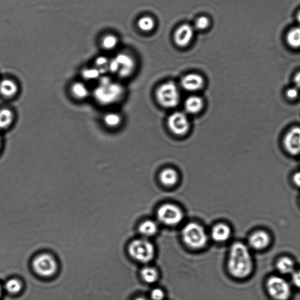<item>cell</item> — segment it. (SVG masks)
<instances>
[{
	"label": "cell",
	"mask_w": 300,
	"mask_h": 300,
	"mask_svg": "<svg viewBox=\"0 0 300 300\" xmlns=\"http://www.w3.org/2000/svg\"><path fill=\"white\" fill-rule=\"evenodd\" d=\"M150 298L152 300H163L165 298V293L160 288H155L150 292Z\"/></svg>",
	"instance_id": "32"
},
{
	"label": "cell",
	"mask_w": 300,
	"mask_h": 300,
	"mask_svg": "<svg viewBox=\"0 0 300 300\" xmlns=\"http://www.w3.org/2000/svg\"><path fill=\"white\" fill-rule=\"evenodd\" d=\"M292 281L294 285L300 289V270L295 271L292 274Z\"/></svg>",
	"instance_id": "34"
},
{
	"label": "cell",
	"mask_w": 300,
	"mask_h": 300,
	"mask_svg": "<svg viewBox=\"0 0 300 300\" xmlns=\"http://www.w3.org/2000/svg\"><path fill=\"white\" fill-rule=\"evenodd\" d=\"M168 126L174 135L181 136L186 135L189 131L190 123L186 114L176 111L169 116Z\"/></svg>",
	"instance_id": "10"
},
{
	"label": "cell",
	"mask_w": 300,
	"mask_h": 300,
	"mask_svg": "<svg viewBox=\"0 0 300 300\" xmlns=\"http://www.w3.org/2000/svg\"><path fill=\"white\" fill-rule=\"evenodd\" d=\"M135 67V60L132 56L120 53L110 59L109 73L120 78H126L133 74Z\"/></svg>",
	"instance_id": "7"
},
{
	"label": "cell",
	"mask_w": 300,
	"mask_h": 300,
	"mask_svg": "<svg viewBox=\"0 0 300 300\" xmlns=\"http://www.w3.org/2000/svg\"><path fill=\"white\" fill-rule=\"evenodd\" d=\"M284 145L290 154H300V127H293L287 133L284 140Z\"/></svg>",
	"instance_id": "13"
},
{
	"label": "cell",
	"mask_w": 300,
	"mask_h": 300,
	"mask_svg": "<svg viewBox=\"0 0 300 300\" xmlns=\"http://www.w3.org/2000/svg\"><path fill=\"white\" fill-rule=\"evenodd\" d=\"M81 80L87 83L92 82L96 84L101 76L100 72L94 66L87 67L82 70L81 72Z\"/></svg>",
	"instance_id": "23"
},
{
	"label": "cell",
	"mask_w": 300,
	"mask_h": 300,
	"mask_svg": "<svg viewBox=\"0 0 300 300\" xmlns=\"http://www.w3.org/2000/svg\"><path fill=\"white\" fill-rule=\"evenodd\" d=\"M17 119V115L11 108H0V130L11 128Z\"/></svg>",
	"instance_id": "18"
},
{
	"label": "cell",
	"mask_w": 300,
	"mask_h": 300,
	"mask_svg": "<svg viewBox=\"0 0 300 300\" xmlns=\"http://www.w3.org/2000/svg\"><path fill=\"white\" fill-rule=\"evenodd\" d=\"M184 217L183 210L174 203H164L158 207L157 211L158 221L170 227L180 224Z\"/></svg>",
	"instance_id": "8"
},
{
	"label": "cell",
	"mask_w": 300,
	"mask_h": 300,
	"mask_svg": "<svg viewBox=\"0 0 300 300\" xmlns=\"http://www.w3.org/2000/svg\"><path fill=\"white\" fill-rule=\"evenodd\" d=\"M155 96L158 103L165 108H174L180 103V92L173 82H165L159 86Z\"/></svg>",
	"instance_id": "6"
},
{
	"label": "cell",
	"mask_w": 300,
	"mask_h": 300,
	"mask_svg": "<svg viewBox=\"0 0 300 300\" xmlns=\"http://www.w3.org/2000/svg\"><path fill=\"white\" fill-rule=\"evenodd\" d=\"M276 267L281 274L287 275L295 272V264L292 258L283 257L277 261Z\"/></svg>",
	"instance_id": "25"
},
{
	"label": "cell",
	"mask_w": 300,
	"mask_h": 300,
	"mask_svg": "<svg viewBox=\"0 0 300 300\" xmlns=\"http://www.w3.org/2000/svg\"><path fill=\"white\" fill-rule=\"evenodd\" d=\"M194 36V28L189 24H184L175 31L174 35V42L178 47H186L193 40Z\"/></svg>",
	"instance_id": "14"
},
{
	"label": "cell",
	"mask_w": 300,
	"mask_h": 300,
	"mask_svg": "<svg viewBox=\"0 0 300 300\" xmlns=\"http://www.w3.org/2000/svg\"><path fill=\"white\" fill-rule=\"evenodd\" d=\"M266 286L269 295L275 300H288L291 296V287L289 283L282 277H270L267 280Z\"/></svg>",
	"instance_id": "9"
},
{
	"label": "cell",
	"mask_w": 300,
	"mask_h": 300,
	"mask_svg": "<svg viewBox=\"0 0 300 300\" xmlns=\"http://www.w3.org/2000/svg\"><path fill=\"white\" fill-rule=\"evenodd\" d=\"M68 94L73 100L83 102L91 98L92 88L82 80L74 81L68 86Z\"/></svg>",
	"instance_id": "11"
},
{
	"label": "cell",
	"mask_w": 300,
	"mask_h": 300,
	"mask_svg": "<svg viewBox=\"0 0 300 300\" xmlns=\"http://www.w3.org/2000/svg\"><path fill=\"white\" fill-rule=\"evenodd\" d=\"M287 41L293 49H300V27L294 28L289 32Z\"/></svg>",
	"instance_id": "28"
},
{
	"label": "cell",
	"mask_w": 300,
	"mask_h": 300,
	"mask_svg": "<svg viewBox=\"0 0 300 300\" xmlns=\"http://www.w3.org/2000/svg\"><path fill=\"white\" fill-rule=\"evenodd\" d=\"M139 28L144 32L151 31L155 27V22L151 17L146 16L140 19L138 21Z\"/></svg>",
	"instance_id": "30"
},
{
	"label": "cell",
	"mask_w": 300,
	"mask_h": 300,
	"mask_svg": "<svg viewBox=\"0 0 300 300\" xmlns=\"http://www.w3.org/2000/svg\"><path fill=\"white\" fill-rule=\"evenodd\" d=\"M204 102L202 98L199 96H192L187 99L184 107L188 113L197 114L202 109Z\"/></svg>",
	"instance_id": "22"
},
{
	"label": "cell",
	"mask_w": 300,
	"mask_h": 300,
	"mask_svg": "<svg viewBox=\"0 0 300 300\" xmlns=\"http://www.w3.org/2000/svg\"><path fill=\"white\" fill-rule=\"evenodd\" d=\"M210 25V20L209 18L202 16L197 20L196 22V26L198 30H204L208 28Z\"/></svg>",
	"instance_id": "31"
},
{
	"label": "cell",
	"mask_w": 300,
	"mask_h": 300,
	"mask_svg": "<svg viewBox=\"0 0 300 300\" xmlns=\"http://www.w3.org/2000/svg\"><path fill=\"white\" fill-rule=\"evenodd\" d=\"M140 276L144 282L154 284L159 279V273L155 267L145 266L140 271Z\"/></svg>",
	"instance_id": "24"
},
{
	"label": "cell",
	"mask_w": 300,
	"mask_h": 300,
	"mask_svg": "<svg viewBox=\"0 0 300 300\" xmlns=\"http://www.w3.org/2000/svg\"><path fill=\"white\" fill-rule=\"evenodd\" d=\"M210 238L217 243L227 242L232 235V229L224 223H218L213 226L210 231Z\"/></svg>",
	"instance_id": "17"
},
{
	"label": "cell",
	"mask_w": 300,
	"mask_h": 300,
	"mask_svg": "<svg viewBox=\"0 0 300 300\" xmlns=\"http://www.w3.org/2000/svg\"><path fill=\"white\" fill-rule=\"evenodd\" d=\"M128 253L130 256L137 262L148 264L154 259L155 249L148 239L142 238L130 242Z\"/></svg>",
	"instance_id": "5"
},
{
	"label": "cell",
	"mask_w": 300,
	"mask_h": 300,
	"mask_svg": "<svg viewBox=\"0 0 300 300\" xmlns=\"http://www.w3.org/2000/svg\"><path fill=\"white\" fill-rule=\"evenodd\" d=\"M159 181L163 186L171 187L178 183L179 175L173 168H168L162 170L159 175Z\"/></svg>",
	"instance_id": "21"
},
{
	"label": "cell",
	"mask_w": 300,
	"mask_h": 300,
	"mask_svg": "<svg viewBox=\"0 0 300 300\" xmlns=\"http://www.w3.org/2000/svg\"><path fill=\"white\" fill-rule=\"evenodd\" d=\"M271 242L270 236L264 231H257L252 234L249 239L250 247L256 250H264L269 247Z\"/></svg>",
	"instance_id": "15"
},
{
	"label": "cell",
	"mask_w": 300,
	"mask_h": 300,
	"mask_svg": "<svg viewBox=\"0 0 300 300\" xmlns=\"http://www.w3.org/2000/svg\"><path fill=\"white\" fill-rule=\"evenodd\" d=\"M158 225L157 222L151 219H147L140 223L138 231L142 238L148 239L153 237L157 234L158 232Z\"/></svg>",
	"instance_id": "20"
},
{
	"label": "cell",
	"mask_w": 300,
	"mask_h": 300,
	"mask_svg": "<svg viewBox=\"0 0 300 300\" xmlns=\"http://www.w3.org/2000/svg\"><path fill=\"white\" fill-rule=\"evenodd\" d=\"M21 91L20 85L17 80L4 78L0 81V95L7 100L17 98Z\"/></svg>",
	"instance_id": "12"
},
{
	"label": "cell",
	"mask_w": 300,
	"mask_h": 300,
	"mask_svg": "<svg viewBox=\"0 0 300 300\" xmlns=\"http://www.w3.org/2000/svg\"><path fill=\"white\" fill-rule=\"evenodd\" d=\"M298 21L299 22V23L300 24V11L299 12V13L298 14Z\"/></svg>",
	"instance_id": "40"
},
{
	"label": "cell",
	"mask_w": 300,
	"mask_h": 300,
	"mask_svg": "<svg viewBox=\"0 0 300 300\" xmlns=\"http://www.w3.org/2000/svg\"><path fill=\"white\" fill-rule=\"evenodd\" d=\"M31 267L35 274L43 279L52 278L59 269L58 261L52 254L42 252L33 258Z\"/></svg>",
	"instance_id": "4"
},
{
	"label": "cell",
	"mask_w": 300,
	"mask_h": 300,
	"mask_svg": "<svg viewBox=\"0 0 300 300\" xmlns=\"http://www.w3.org/2000/svg\"><path fill=\"white\" fill-rule=\"evenodd\" d=\"M3 288L11 295H17L20 293L23 289V283L20 279L17 277H11L5 281Z\"/></svg>",
	"instance_id": "26"
},
{
	"label": "cell",
	"mask_w": 300,
	"mask_h": 300,
	"mask_svg": "<svg viewBox=\"0 0 300 300\" xmlns=\"http://www.w3.org/2000/svg\"><path fill=\"white\" fill-rule=\"evenodd\" d=\"M122 117L116 111H108L101 118V122L107 129L114 130L119 127L122 123Z\"/></svg>",
	"instance_id": "19"
},
{
	"label": "cell",
	"mask_w": 300,
	"mask_h": 300,
	"mask_svg": "<svg viewBox=\"0 0 300 300\" xmlns=\"http://www.w3.org/2000/svg\"><path fill=\"white\" fill-rule=\"evenodd\" d=\"M3 146V139L1 133H0V151H1Z\"/></svg>",
	"instance_id": "37"
},
{
	"label": "cell",
	"mask_w": 300,
	"mask_h": 300,
	"mask_svg": "<svg viewBox=\"0 0 300 300\" xmlns=\"http://www.w3.org/2000/svg\"><path fill=\"white\" fill-rule=\"evenodd\" d=\"M134 300H149L145 298H143V297H140V298H137Z\"/></svg>",
	"instance_id": "39"
},
{
	"label": "cell",
	"mask_w": 300,
	"mask_h": 300,
	"mask_svg": "<svg viewBox=\"0 0 300 300\" xmlns=\"http://www.w3.org/2000/svg\"><path fill=\"white\" fill-rule=\"evenodd\" d=\"M119 40L113 34L104 35L100 39V43L102 49L106 50H113L117 46Z\"/></svg>",
	"instance_id": "27"
},
{
	"label": "cell",
	"mask_w": 300,
	"mask_h": 300,
	"mask_svg": "<svg viewBox=\"0 0 300 300\" xmlns=\"http://www.w3.org/2000/svg\"><path fill=\"white\" fill-rule=\"evenodd\" d=\"M3 289H4V288H3V287L2 286L1 284H0V299H1L2 295Z\"/></svg>",
	"instance_id": "38"
},
{
	"label": "cell",
	"mask_w": 300,
	"mask_h": 300,
	"mask_svg": "<svg viewBox=\"0 0 300 300\" xmlns=\"http://www.w3.org/2000/svg\"><path fill=\"white\" fill-rule=\"evenodd\" d=\"M205 81L202 76L197 73H190L182 79V87L188 92H196L203 87Z\"/></svg>",
	"instance_id": "16"
},
{
	"label": "cell",
	"mask_w": 300,
	"mask_h": 300,
	"mask_svg": "<svg viewBox=\"0 0 300 300\" xmlns=\"http://www.w3.org/2000/svg\"><path fill=\"white\" fill-rule=\"evenodd\" d=\"M293 181L296 186L300 187V172H297L294 175Z\"/></svg>",
	"instance_id": "35"
},
{
	"label": "cell",
	"mask_w": 300,
	"mask_h": 300,
	"mask_svg": "<svg viewBox=\"0 0 300 300\" xmlns=\"http://www.w3.org/2000/svg\"><path fill=\"white\" fill-rule=\"evenodd\" d=\"M181 238L187 247L193 250H202L208 242L206 230L199 223L190 222L184 226Z\"/></svg>",
	"instance_id": "3"
},
{
	"label": "cell",
	"mask_w": 300,
	"mask_h": 300,
	"mask_svg": "<svg viewBox=\"0 0 300 300\" xmlns=\"http://www.w3.org/2000/svg\"><path fill=\"white\" fill-rule=\"evenodd\" d=\"M296 87L300 90V72L297 73L295 77Z\"/></svg>",
	"instance_id": "36"
},
{
	"label": "cell",
	"mask_w": 300,
	"mask_h": 300,
	"mask_svg": "<svg viewBox=\"0 0 300 300\" xmlns=\"http://www.w3.org/2000/svg\"><path fill=\"white\" fill-rule=\"evenodd\" d=\"M94 85L91 98L101 107H109L119 103L125 94L123 85L109 76H102Z\"/></svg>",
	"instance_id": "1"
},
{
	"label": "cell",
	"mask_w": 300,
	"mask_h": 300,
	"mask_svg": "<svg viewBox=\"0 0 300 300\" xmlns=\"http://www.w3.org/2000/svg\"><path fill=\"white\" fill-rule=\"evenodd\" d=\"M110 61V59H108L106 57H98L96 59L94 66L102 75H107V73L109 72Z\"/></svg>",
	"instance_id": "29"
},
{
	"label": "cell",
	"mask_w": 300,
	"mask_h": 300,
	"mask_svg": "<svg viewBox=\"0 0 300 300\" xmlns=\"http://www.w3.org/2000/svg\"><path fill=\"white\" fill-rule=\"evenodd\" d=\"M299 89L298 88L294 87L287 89L286 95L290 100H294L298 98L299 95Z\"/></svg>",
	"instance_id": "33"
},
{
	"label": "cell",
	"mask_w": 300,
	"mask_h": 300,
	"mask_svg": "<svg viewBox=\"0 0 300 300\" xmlns=\"http://www.w3.org/2000/svg\"><path fill=\"white\" fill-rule=\"evenodd\" d=\"M230 274L236 279L247 278L253 269V260L250 248L241 242L231 245L227 263Z\"/></svg>",
	"instance_id": "2"
}]
</instances>
